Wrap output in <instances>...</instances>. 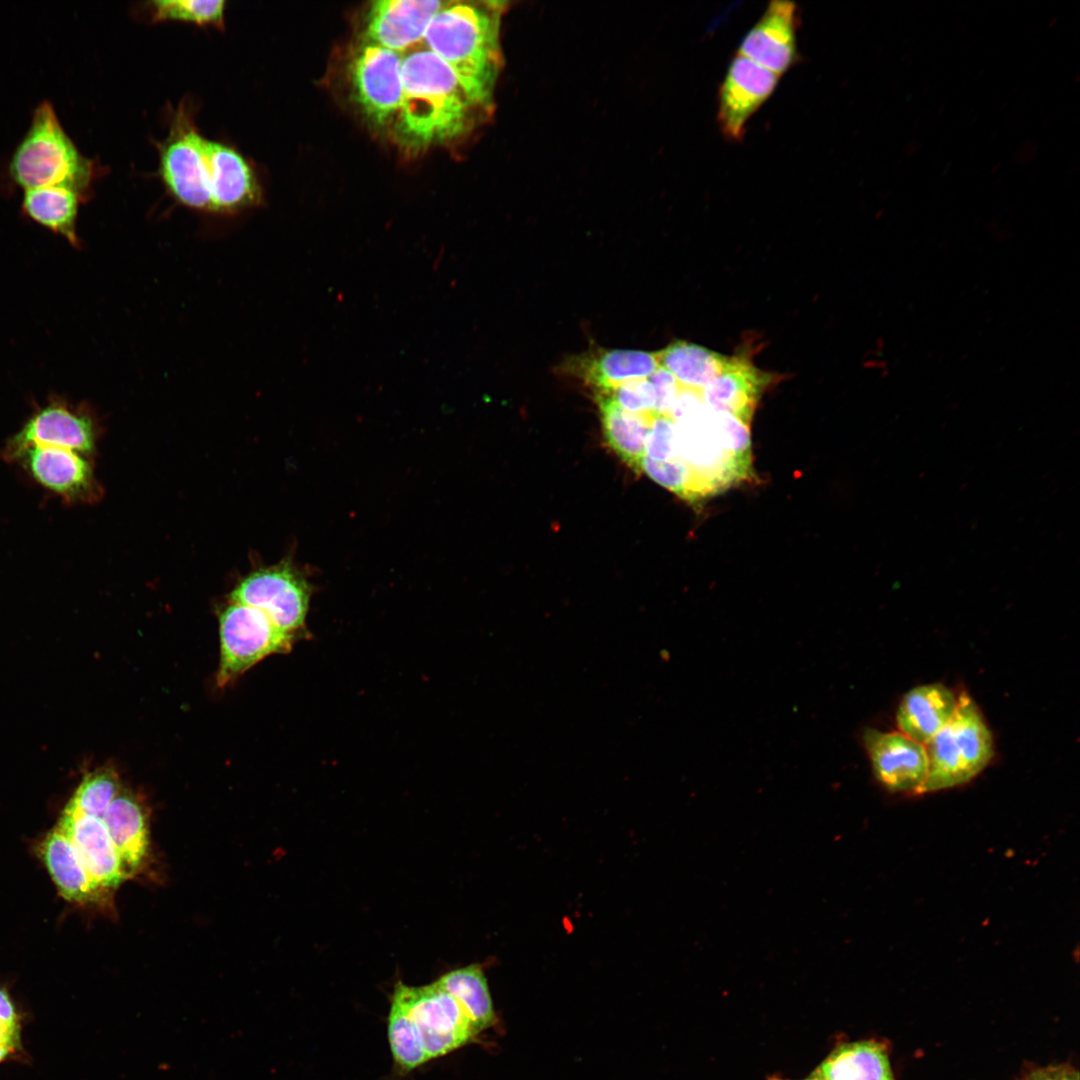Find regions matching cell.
<instances>
[{
	"label": "cell",
	"instance_id": "cell-21",
	"mask_svg": "<svg viewBox=\"0 0 1080 1080\" xmlns=\"http://www.w3.org/2000/svg\"><path fill=\"white\" fill-rule=\"evenodd\" d=\"M571 362L570 368L598 393H609L626 382L647 379L659 368L657 353L638 350H599Z\"/></svg>",
	"mask_w": 1080,
	"mask_h": 1080
},
{
	"label": "cell",
	"instance_id": "cell-32",
	"mask_svg": "<svg viewBox=\"0 0 1080 1080\" xmlns=\"http://www.w3.org/2000/svg\"><path fill=\"white\" fill-rule=\"evenodd\" d=\"M21 1048V1021L6 991L0 988V1063Z\"/></svg>",
	"mask_w": 1080,
	"mask_h": 1080
},
{
	"label": "cell",
	"instance_id": "cell-29",
	"mask_svg": "<svg viewBox=\"0 0 1080 1080\" xmlns=\"http://www.w3.org/2000/svg\"><path fill=\"white\" fill-rule=\"evenodd\" d=\"M150 4L155 21L179 20L214 27L224 24L223 0H157Z\"/></svg>",
	"mask_w": 1080,
	"mask_h": 1080
},
{
	"label": "cell",
	"instance_id": "cell-19",
	"mask_svg": "<svg viewBox=\"0 0 1080 1080\" xmlns=\"http://www.w3.org/2000/svg\"><path fill=\"white\" fill-rule=\"evenodd\" d=\"M61 896L78 904H96L107 898V891L91 877L72 842L56 827L37 847Z\"/></svg>",
	"mask_w": 1080,
	"mask_h": 1080
},
{
	"label": "cell",
	"instance_id": "cell-18",
	"mask_svg": "<svg viewBox=\"0 0 1080 1080\" xmlns=\"http://www.w3.org/2000/svg\"><path fill=\"white\" fill-rule=\"evenodd\" d=\"M126 879L143 866L149 850L148 816L142 801L121 789L102 818Z\"/></svg>",
	"mask_w": 1080,
	"mask_h": 1080
},
{
	"label": "cell",
	"instance_id": "cell-12",
	"mask_svg": "<svg viewBox=\"0 0 1080 1080\" xmlns=\"http://www.w3.org/2000/svg\"><path fill=\"white\" fill-rule=\"evenodd\" d=\"M862 743L878 783L891 793H922L928 775L925 745L900 731L866 728Z\"/></svg>",
	"mask_w": 1080,
	"mask_h": 1080
},
{
	"label": "cell",
	"instance_id": "cell-31",
	"mask_svg": "<svg viewBox=\"0 0 1080 1080\" xmlns=\"http://www.w3.org/2000/svg\"><path fill=\"white\" fill-rule=\"evenodd\" d=\"M645 457L654 461L680 458L677 451L676 426L670 415L654 412L646 439Z\"/></svg>",
	"mask_w": 1080,
	"mask_h": 1080
},
{
	"label": "cell",
	"instance_id": "cell-7",
	"mask_svg": "<svg viewBox=\"0 0 1080 1080\" xmlns=\"http://www.w3.org/2000/svg\"><path fill=\"white\" fill-rule=\"evenodd\" d=\"M220 665L224 687L265 657L290 650L295 636L285 633L260 610L232 602L219 617Z\"/></svg>",
	"mask_w": 1080,
	"mask_h": 1080
},
{
	"label": "cell",
	"instance_id": "cell-6",
	"mask_svg": "<svg viewBox=\"0 0 1080 1080\" xmlns=\"http://www.w3.org/2000/svg\"><path fill=\"white\" fill-rule=\"evenodd\" d=\"M403 55L361 39L347 63L351 97L368 124L391 132L403 93Z\"/></svg>",
	"mask_w": 1080,
	"mask_h": 1080
},
{
	"label": "cell",
	"instance_id": "cell-1",
	"mask_svg": "<svg viewBox=\"0 0 1080 1080\" xmlns=\"http://www.w3.org/2000/svg\"><path fill=\"white\" fill-rule=\"evenodd\" d=\"M160 175L186 207L233 213L257 205L261 189L247 160L233 147L204 137L181 106L159 145Z\"/></svg>",
	"mask_w": 1080,
	"mask_h": 1080
},
{
	"label": "cell",
	"instance_id": "cell-3",
	"mask_svg": "<svg viewBox=\"0 0 1080 1080\" xmlns=\"http://www.w3.org/2000/svg\"><path fill=\"white\" fill-rule=\"evenodd\" d=\"M505 1H449L432 18L422 46L443 59L487 111L504 65L500 43Z\"/></svg>",
	"mask_w": 1080,
	"mask_h": 1080
},
{
	"label": "cell",
	"instance_id": "cell-8",
	"mask_svg": "<svg viewBox=\"0 0 1080 1080\" xmlns=\"http://www.w3.org/2000/svg\"><path fill=\"white\" fill-rule=\"evenodd\" d=\"M310 583L290 559L259 568L244 577L232 590V602L263 612L279 629L293 635L305 625Z\"/></svg>",
	"mask_w": 1080,
	"mask_h": 1080
},
{
	"label": "cell",
	"instance_id": "cell-23",
	"mask_svg": "<svg viewBox=\"0 0 1080 1080\" xmlns=\"http://www.w3.org/2000/svg\"><path fill=\"white\" fill-rule=\"evenodd\" d=\"M603 433L609 447L628 466L641 471L646 439L654 412L637 413L619 406L606 393H598Z\"/></svg>",
	"mask_w": 1080,
	"mask_h": 1080
},
{
	"label": "cell",
	"instance_id": "cell-16",
	"mask_svg": "<svg viewBox=\"0 0 1080 1080\" xmlns=\"http://www.w3.org/2000/svg\"><path fill=\"white\" fill-rule=\"evenodd\" d=\"M56 828L72 842L85 868L100 887L111 891L126 880L101 818L65 806Z\"/></svg>",
	"mask_w": 1080,
	"mask_h": 1080
},
{
	"label": "cell",
	"instance_id": "cell-28",
	"mask_svg": "<svg viewBox=\"0 0 1080 1080\" xmlns=\"http://www.w3.org/2000/svg\"><path fill=\"white\" fill-rule=\"evenodd\" d=\"M120 790L115 769L101 767L83 777L66 807L102 819Z\"/></svg>",
	"mask_w": 1080,
	"mask_h": 1080
},
{
	"label": "cell",
	"instance_id": "cell-17",
	"mask_svg": "<svg viewBox=\"0 0 1080 1080\" xmlns=\"http://www.w3.org/2000/svg\"><path fill=\"white\" fill-rule=\"evenodd\" d=\"M772 378L750 360L730 357L724 371L703 387L700 397L707 408L728 413L750 425L761 393Z\"/></svg>",
	"mask_w": 1080,
	"mask_h": 1080
},
{
	"label": "cell",
	"instance_id": "cell-14",
	"mask_svg": "<svg viewBox=\"0 0 1080 1080\" xmlns=\"http://www.w3.org/2000/svg\"><path fill=\"white\" fill-rule=\"evenodd\" d=\"M798 7L791 1H772L742 39L738 54L779 77L800 61Z\"/></svg>",
	"mask_w": 1080,
	"mask_h": 1080
},
{
	"label": "cell",
	"instance_id": "cell-35",
	"mask_svg": "<svg viewBox=\"0 0 1080 1080\" xmlns=\"http://www.w3.org/2000/svg\"><path fill=\"white\" fill-rule=\"evenodd\" d=\"M1034 1080H1078V1078L1077 1077L1073 1078L1072 1076H1068V1075H1058V1076H1050V1077L1038 1078V1079H1034Z\"/></svg>",
	"mask_w": 1080,
	"mask_h": 1080
},
{
	"label": "cell",
	"instance_id": "cell-13",
	"mask_svg": "<svg viewBox=\"0 0 1080 1080\" xmlns=\"http://www.w3.org/2000/svg\"><path fill=\"white\" fill-rule=\"evenodd\" d=\"M14 462L33 482L65 503L87 502L98 495V486L86 454L57 447L33 446L18 455Z\"/></svg>",
	"mask_w": 1080,
	"mask_h": 1080
},
{
	"label": "cell",
	"instance_id": "cell-4",
	"mask_svg": "<svg viewBox=\"0 0 1080 1080\" xmlns=\"http://www.w3.org/2000/svg\"><path fill=\"white\" fill-rule=\"evenodd\" d=\"M13 183L23 190L64 187L88 199L95 163L77 148L49 100L33 110L28 130L8 163Z\"/></svg>",
	"mask_w": 1080,
	"mask_h": 1080
},
{
	"label": "cell",
	"instance_id": "cell-5",
	"mask_svg": "<svg viewBox=\"0 0 1080 1080\" xmlns=\"http://www.w3.org/2000/svg\"><path fill=\"white\" fill-rule=\"evenodd\" d=\"M928 775L922 793L963 785L990 763L994 754L992 733L976 703L959 695L951 720L925 744Z\"/></svg>",
	"mask_w": 1080,
	"mask_h": 1080
},
{
	"label": "cell",
	"instance_id": "cell-2",
	"mask_svg": "<svg viewBox=\"0 0 1080 1080\" xmlns=\"http://www.w3.org/2000/svg\"><path fill=\"white\" fill-rule=\"evenodd\" d=\"M402 85L391 133L408 153L460 140L491 114L469 94L454 70L422 45L403 55Z\"/></svg>",
	"mask_w": 1080,
	"mask_h": 1080
},
{
	"label": "cell",
	"instance_id": "cell-26",
	"mask_svg": "<svg viewBox=\"0 0 1080 1080\" xmlns=\"http://www.w3.org/2000/svg\"><path fill=\"white\" fill-rule=\"evenodd\" d=\"M435 982L460 1003L478 1033L495 1026L497 1016L480 965L470 964L453 969Z\"/></svg>",
	"mask_w": 1080,
	"mask_h": 1080
},
{
	"label": "cell",
	"instance_id": "cell-20",
	"mask_svg": "<svg viewBox=\"0 0 1080 1080\" xmlns=\"http://www.w3.org/2000/svg\"><path fill=\"white\" fill-rule=\"evenodd\" d=\"M958 703L959 696L944 684L914 687L898 705V731L925 745L951 720Z\"/></svg>",
	"mask_w": 1080,
	"mask_h": 1080
},
{
	"label": "cell",
	"instance_id": "cell-36",
	"mask_svg": "<svg viewBox=\"0 0 1080 1080\" xmlns=\"http://www.w3.org/2000/svg\"><path fill=\"white\" fill-rule=\"evenodd\" d=\"M768 1080H791V1079L782 1078V1077H779V1076H772V1077H769ZM801 1080H818V1079H815V1078L809 1076L808 1078L801 1079Z\"/></svg>",
	"mask_w": 1080,
	"mask_h": 1080
},
{
	"label": "cell",
	"instance_id": "cell-33",
	"mask_svg": "<svg viewBox=\"0 0 1080 1080\" xmlns=\"http://www.w3.org/2000/svg\"><path fill=\"white\" fill-rule=\"evenodd\" d=\"M606 394H609L619 406L628 411L637 413L655 412L656 395L648 378L626 382Z\"/></svg>",
	"mask_w": 1080,
	"mask_h": 1080
},
{
	"label": "cell",
	"instance_id": "cell-9",
	"mask_svg": "<svg viewBox=\"0 0 1080 1080\" xmlns=\"http://www.w3.org/2000/svg\"><path fill=\"white\" fill-rule=\"evenodd\" d=\"M393 996L416 1025L428 1060L467 1045L478 1034L460 1003L436 982L409 986L399 981Z\"/></svg>",
	"mask_w": 1080,
	"mask_h": 1080
},
{
	"label": "cell",
	"instance_id": "cell-15",
	"mask_svg": "<svg viewBox=\"0 0 1080 1080\" xmlns=\"http://www.w3.org/2000/svg\"><path fill=\"white\" fill-rule=\"evenodd\" d=\"M444 1L380 0L370 4L361 39L401 55L422 44L426 29Z\"/></svg>",
	"mask_w": 1080,
	"mask_h": 1080
},
{
	"label": "cell",
	"instance_id": "cell-11",
	"mask_svg": "<svg viewBox=\"0 0 1080 1080\" xmlns=\"http://www.w3.org/2000/svg\"><path fill=\"white\" fill-rule=\"evenodd\" d=\"M779 78L738 53L733 57L717 96V122L728 141L743 139L749 119L773 94Z\"/></svg>",
	"mask_w": 1080,
	"mask_h": 1080
},
{
	"label": "cell",
	"instance_id": "cell-25",
	"mask_svg": "<svg viewBox=\"0 0 1080 1080\" xmlns=\"http://www.w3.org/2000/svg\"><path fill=\"white\" fill-rule=\"evenodd\" d=\"M659 366L668 371L681 388L700 393L726 368L729 358L700 345L678 340L657 352Z\"/></svg>",
	"mask_w": 1080,
	"mask_h": 1080
},
{
	"label": "cell",
	"instance_id": "cell-24",
	"mask_svg": "<svg viewBox=\"0 0 1080 1080\" xmlns=\"http://www.w3.org/2000/svg\"><path fill=\"white\" fill-rule=\"evenodd\" d=\"M87 198L64 187H41L23 190L21 212L32 222L65 238L79 247L76 223L81 203Z\"/></svg>",
	"mask_w": 1080,
	"mask_h": 1080
},
{
	"label": "cell",
	"instance_id": "cell-10",
	"mask_svg": "<svg viewBox=\"0 0 1080 1080\" xmlns=\"http://www.w3.org/2000/svg\"><path fill=\"white\" fill-rule=\"evenodd\" d=\"M97 435L90 411L62 397L53 396L36 407L22 426L3 446L0 455L13 463L24 450L48 446L88 454L94 449Z\"/></svg>",
	"mask_w": 1080,
	"mask_h": 1080
},
{
	"label": "cell",
	"instance_id": "cell-30",
	"mask_svg": "<svg viewBox=\"0 0 1080 1080\" xmlns=\"http://www.w3.org/2000/svg\"><path fill=\"white\" fill-rule=\"evenodd\" d=\"M641 471H644L664 488L689 502L702 499L693 473L680 458L670 461H654L644 457Z\"/></svg>",
	"mask_w": 1080,
	"mask_h": 1080
},
{
	"label": "cell",
	"instance_id": "cell-27",
	"mask_svg": "<svg viewBox=\"0 0 1080 1080\" xmlns=\"http://www.w3.org/2000/svg\"><path fill=\"white\" fill-rule=\"evenodd\" d=\"M387 1032L393 1060L401 1072H410L429 1061L416 1025L403 1003L393 995Z\"/></svg>",
	"mask_w": 1080,
	"mask_h": 1080
},
{
	"label": "cell",
	"instance_id": "cell-22",
	"mask_svg": "<svg viewBox=\"0 0 1080 1080\" xmlns=\"http://www.w3.org/2000/svg\"><path fill=\"white\" fill-rule=\"evenodd\" d=\"M810 1077L818 1080H894L885 1047L873 1040L836 1046Z\"/></svg>",
	"mask_w": 1080,
	"mask_h": 1080
},
{
	"label": "cell",
	"instance_id": "cell-34",
	"mask_svg": "<svg viewBox=\"0 0 1080 1080\" xmlns=\"http://www.w3.org/2000/svg\"><path fill=\"white\" fill-rule=\"evenodd\" d=\"M655 395V412L670 415L681 391L676 379L665 369L659 368L648 377Z\"/></svg>",
	"mask_w": 1080,
	"mask_h": 1080
}]
</instances>
